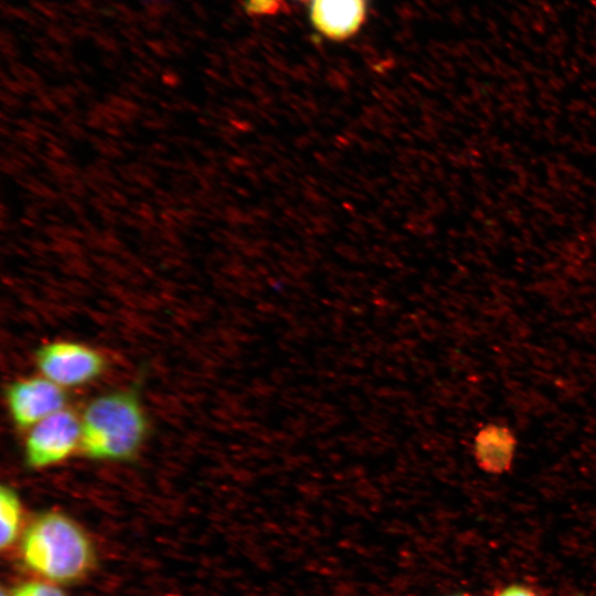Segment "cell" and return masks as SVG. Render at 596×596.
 Segmentation results:
<instances>
[{
  "label": "cell",
  "mask_w": 596,
  "mask_h": 596,
  "mask_svg": "<svg viewBox=\"0 0 596 596\" xmlns=\"http://www.w3.org/2000/svg\"><path fill=\"white\" fill-rule=\"evenodd\" d=\"M6 400L17 427L29 429L66 407L65 389L44 376L18 380L8 386Z\"/></svg>",
  "instance_id": "obj_5"
},
{
  "label": "cell",
  "mask_w": 596,
  "mask_h": 596,
  "mask_svg": "<svg viewBox=\"0 0 596 596\" xmlns=\"http://www.w3.org/2000/svg\"><path fill=\"white\" fill-rule=\"evenodd\" d=\"M496 596H539V595L535 592H533L531 588H528L523 585H510L501 589L499 593H497Z\"/></svg>",
  "instance_id": "obj_11"
},
{
  "label": "cell",
  "mask_w": 596,
  "mask_h": 596,
  "mask_svg": "<svg viewBox=\"0 0 596 596\" xmlns=\"http://www.w3.org/2000/svg\"><path fill=\"white\" fill-rule=\"evenodd\" d=\"M275 0H244L246 10L249 13H267L274 11Z\"/></svg>",
  "instance_id": "obj_10"
},
{
  "label": "cell",
  "mask_w": 596,
  "mask_h": 596,
  "mask_svg": "<svg viewBox=\"0 0 596 596\" xmlns=\"http://www.w3.org/2000/svg\"><path fill=\"white\" fill-rule=\"evenodd\" d=\"M449 596H467V595L457 594V595H449Z\"/></svg>",
  "instance_id": "obj_13"
},
{
  "label": "cell",
  "mask_w": 596,
  "mask_h": 596,
  "mask_svg": "<svg viewBox=\"0 0 596 596\" xmlns=\"http://www.w3.org/2000/svg\"><path fill=\"white\" fill-rule=\"evenodd\" d=\"M0 546L4 550L15 540L21 521V503L19 497L9 486H2L0 489Z\"/></svg>",
  "instance_id": "obj_8"
},
{
  "label": "cell",
  "mask_w": 596,
  "mask_h": 596,
  "mask_svg": "<svg viewBox=\"0 0 596 596\" xmlns=\"http://www.w3.org/2000/svg\"><path fill=\"white\" fill-rule=\"evenodd\" d=\"M12 596H65L58 588L41 583L30 582L19 586Z\"/></svg>",
  "instance_id": "obj_9"
},
{
  "label": "cell",
  "mask_w": 596,
  "mask_h": 596,
  "mask_svg": "<svg viewBox=\"0 0 596 596\" xmlns=\"http://www.w3.org/2000/svg\"><path fill=\"white\" fill-rule=\"evenodd\" d=\"M35 362L42 376L65 390L93 382L106 368V361L97 350L73 341L42 345L36 351Z\"/></svg>",
  "instance_id": "obj_4"
},
{
  "label": "cell",
  "mask_w": 596,
  "mask_h": 596,
  "mask_svg": "<svg viewBox=\"0 0 596 596\" xmlns=\"http://www.w3.org/2000/svg\"><path fill=\"white\" fill-rule=\"evenodd\" d=\"M21 554L29 568L61 584L83 578L95 562L86 533L58 512L42 513L31 522L22 539Z\"/></svg>",
  "instance_id": "obj_2"
},
{
  "label": "cell",
  "mask_w": 596,
  "mask_h": 596,
  "mask_svg": "<svg viewBox=\"0 0 596 596\" xmlns=\"http://www.w3.org/2000/svg\"><path fill=\"white\" fill-rule=\"evenodd\" d=\"M366 0H313L311 21L331 40L352 36L365 19Z\"/></svg>",
  "instance_id": "obj_6"
},
{
  "label": "cell",
  "mask_w": 596,
  "mask_h": 596,
  "mask_svg": "<svg viewBox=\"0 0 596 596\" xmlns=\"http://www.w3.org/2000/svg\"><path fill=\"white\" fill-rule=\"evenodd\" d=\"M1 596H7V594L4 593L3 589H2V592H1Z\"/></svg>",
  "instance_id": "obj_12"
},
{
  "label": "cell",
  "mask_w": 596,
  "mask_h": 596,
  "mask_svg": "<svg viewBox=\"0 0 596 596\" xmlns=\"http://www.w3.org/2000/svg\"><path fill=\"white\" fill-rule=\"evenodd\" d=\"M81 445L79 416L65 407L28 429L25 461L32 468L53 466L70 458Z\"/></svg>",
  "instance_id": "obj_3"
},
{
  "label": "cell",
  "mask_w": 596,
  "mask_h": 596,
  "mask_svg": "<svg viewBox=\"0 0 596 596\" xmlns=\"http://www.w3.org/2000/svg\"><path fill=\"white\" fill-rule=\"evenodd\" d=\"M79 419L81 450L95 460H130L147 436V417L132 390L96 396L85 406Z\"/></svg>",
  "instance_id": "obj_1"
},
{
  "label": "cell",
  "mask_w": 596,
  "mask_h": 596,
  "mask_svg": "<svg viewBox=\"0 0 596 596\" xmlns=\"http://www.w3.org/2000/svg\"><path fill=\"white\" fill-rule=\"evenodd\" d=\"M514 447V437L507 427L487 426L476 436V460L485 471L501 473L509 469Z\"/></svg>",
  "instance_id": "obj_7"
}]
</instances>
